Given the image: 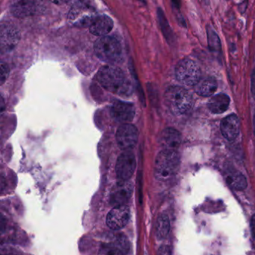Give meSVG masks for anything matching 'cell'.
Returning a JSON list of instances; mask_svg holds the SVG:
<instances>
[{
    "label": "cell",
    "instance_id": "6da1fadb",
    "mask_svg": "<svg viewBox=\"0 0 255 255\" xmlns=\"http://www.w3.org/2000/svg\"><path fill=\"white\" fill-rule=\"evenodd\" d=\"M97 80L104 89L117 95H129L132 92V83L121 68L106 65L100 68Z\"/></svg>",
    "mask_w": 255,
    "mask_h": 255
},
{
    "label": "cell",
    "instance_id": "7a4b0ae2",
    "mask_svg": "<svg viewBox=\"0 0 255 255\" xmlns=\"http://www.w3.org/2000/svg\"><path fill=\"white\" fill-rule=\"evenodd\" d=\"M165 102L172 114H186L193 107V98L188 91L180 86H171L165 91Z\"/></svg>",
    "mask_w": 255,
    "mask_h": 255
},
{
    "label": "cell",
    "instance_id": "3957f363",
    "mask_svg": "<svg viewBox=\"0 0 255 255\" xmlns=\"http://www.w3.org/2000/svg\"><path fill=\"white\" fill-rule=\"evenodd\" d=\"M180 166V156L176 150H162L155 160L154 175L158 180L165 181L175 175Z\"/></svg>",
    "mask_w": 255,
    "mask_h": 255
},
{
    "label": "cell",
    "instance_id": "277c9868",
    "mask_svg": "<svg viewBox=\"0 0 255 255\" xmlns=\"http://www.w3.org/2000/svg\"><path fill=\"white\" fill-rule=\"evenodd\" d=\"M95 54L98 59L107 63L118 62L122 54L120 42L114 37H101L95 41L94 45Z\"/></svg>",
    "mask_w": 255,
    "mask_h": 255
},
{
    "label": "cell",
    "instance_id": "5b68a950",
    "mask_svg": "<svg viewBox=\"0 0 255 255\" xmlns=\"http://www.w3.org/2000/svg\"><path fill=\"white\" fill-rule=\"evenodd\" d=\"M175 77L184 86L193 87L200 81L199 68L191 59H182L176 65Z\"/></svg>",
    "mask_w": 255,
    "mask_h": 255
},
{
    "label": "cell",
    "instance_id": "8992f818",
    "mask_svg": "<svg viewBox=\"0 0 255 255\" xmlns=\"http://www.w3.org/2000/svg\"><path fill=\"white\" fill-rule=\"evenodd\" d=\"M136 167V160L133 153L125 151L119 156L116 162V172L120 181H128L134 174Z\"/></svg>",
    "mask_w": 255,
    "mask_h": 255
},
{
    "label": "cell",
    "instance_id": "52a82bcc",
    "mask_svg": "<svg viewBox=\"0 0 255 255\" xmlns=\"http://www.w3.org/2000/svg\"><path fill=\"white\" fill-rule=\"evenodd\" d=\"M116 141L119 148L125 151L132 150L138 141V130L130 124L119 127L116 132Z\"/></svg>",
    "mask_w": 255,
    "mask_h": 255
},
{
    "label": "cell",
    "instance_id": "ba28073f",
    "mask_svg": "<svg viewBox=\"0 0 255 255\" xmlns=\"http://www.w3.org/2000/svg\"><path fill=\"white\" fill-rule=\"evenodd\" d=\"M130 219V210L127 205L114 207L107 216V225L110 229L118 231L125 228Z\"/></svg>",
    "mask_w": 255,
    "mask_h": 255
},
{
    "label": "cell",
    "instance_id": "9c48e42d",
    "mask_svg": "<svg viewBox=\"0 0 255 255\" xmlns=\"http://www.w3.org/2000/svg\"><path fill=\"white\" fill-rule=\"evenodd\" d=\"M20 34L18 29L9 23H2L0 29V44L3 52L11 51L18 44Z\"/></svg>",
    "mask_w": 255,
    "mask_h": 255
},
{
    "label": "cell",
    "instance_id": "30bf717a",
    "mask_svg": "<svg viewBox=\"0 0 255 255\" xmlns=\"http://www.w3.org/2000/svg\"><path fill=\"white\" fill-rule=\"evenodd\" d=\"M44 5L35 1H20L11 6V12L17 17H26L41 14Z\"/></svg>",
    "mask_w": 255,
    "mask_h": 255
},
{
    "label": "cell",
    "instance_id": "8fae6325",
    "mask_svg": "<svg viewBox=\"0 0 255 255\" xmlns=\"http://www.w3.org/2000/svg\"><path fill=\"white\" fill-rule=\"evenodd\" d=\"M132 193V186L128 181H119L113 187L110 195V202L114 207L126 205Z\"/></svg>",
    "mask_w": 255,
    "mask_h": 255
},
{
    "label": "cell",
    "instance_id": "7c38bea8",
    "mask_svg": "<svg viewBox=\"0 0 255 255\" xmlns=\"http://www.w3.org/2000/svg\"><path fill=\"white\" fill-rule=\"evenodd\" d=\"M112 116L116 122L125 124L131 122L135 116V108L130 103L117 101L111 109Z\"/></svg>",
    "mask_w": 255,
    "mask_h": 255
},
{
    "label": "cell",
    "instance_id": "4fadbf2b",
    "mask_svg": "<svg viewBox=\"0 0 255 255\" xmlns=\"http://www.w3.org/2000/svg\"><path fill=\"white\" fill-rule=\"evenodd\" d=\"M222 135L228 141H232L238 136L240 130V122L236 115H230L222 119L220 125Z\"/></svg>",
    "mask_w": 255,
    "mask_h": 255
},
{
    "label": "cell",
    "instance_id": "5bb4252c",
    "mask_svg": "<svg viewBox=\"0 0 255 255\" xmlns=\"http://www.w3.org/2000/svg\"><path fill=\"white\" fill-rule=\"evenodd\" d=\"M113 26V20L108 16L103 14L94 17L89 26V31L92 35L96 36H107L111 32Z\"/></svg>",
    "mask_w": 255,
    "mask_h": 255
},
{
    "label": "cell",
    "instance_id": "9a60e30c",
    "mask_svg": "<svg viewBox=\"0 0 255 255\" xmlns=\"http://www.w3.org/2000/svg\"><path fill=\"white\" fill-rule=\"evenodd\" d=\"M181 135L174 128H166L161 132L159 143L163 150H176L181 144Z\"/></svg>",
    "mask_w": 255,
    "mask_h": 255
},
{
    "label": "cell",
    "instance_id": "2e32d148",
    "mask_svg": "<svg viewBox=\"0 0 255 255\" xmlns=\"http://www.w3.org/2000/svg\"><path fill=\"white\" fill-rule=\"evenodd\" d=\"M129 249V242L125 237H118L104 248L107 255H125Z\"/></svg>",
    "mask_w": 255,
    "mask_h": 255
},
{
    "label": "cell",
    "instance_id": "e0dca14e",
    "mask_svg": "<svg viewBox=\"0 0 255 255\" xmlns=\"http://www.w3.org/2000/svg\"><path fill=\"white\" fill-rule=\"evenodd\" d=\"M229 97L225 94L215 95L209 101L208 109L213 114H222L228 110L230 105Z\"/></svg>",
    "mask_w": 255,
    "mask_h": 255
},
{
    "label": "cell",
    "instance_id": "ac0fdd59",
    "mask_svg": "<svg viewBox=\"0 0 255 255\" xmlns=\"http://www.w3.org/2000/svg\"><path fill=\"white\" fill-rule=\"evenodd\" d=\"M225 179H226L227 183L236 190L243 191L247 187V180L240 171H236V170H229L227 172Z\"/></svg>",
    "mask_w": 255,
    "mask_h": 255
},
{
    "label": "cell",
    "instance_id": "d6986e66",
    "mask_svg": "<svg viewBox=\"0 0 255 255\" xmlns=\"http://www.w3.org/2000/svg\"><path fill=\"white\" fill-rule=\"evenodd\" d=\"M217 82L213 78H206L200 80L195 86V92L200 96H212L217 90Z\"/></svg>",
    "mask_w": 255,
    "mask_h": 255
},
{
    "label": "cell",
    "instance_id": "ffe728a7",
    "mask_svg": "<svg viewBox=\"0 0 255 255\" xmlns=\"http://www.w3.org/2000/svg\"><path fill=\"white\" fill-rule=\"evenodd\" d=\"M170 231V221L168 216L162 214L158 217L156 223V236L158 240H164Z\"/></svg>",
    "mask_w": 255,
    "mask_h": 255
},
{
    "label": "cell",
    "instance_id": "44dd1931",
    "mask_svg": "<svg viewBox=\"0 0 255 255\" xmlns=\"http://www.w3.org/2000/svg\"><path fill=\"white\" fill-rule=\"evenodd\" d=\"M207 35H208V44L210 50L218 52L221 50V42L219 36L211 28H207Z\"/></svg>",
    "mask_w": 255,
    "mask_h": 255
},
{
    "label": "cell",
    "instance_id": "7402d4cb",
    "mask_svg": "<svg viewBox=\"0 0 255 255\" xmlns=\"http://www.w3.org/2000/svg\"><path fill=\"white\" fill-rule=\"evenodd\" d=\"M158 14H159V20H160L161 26H162L164 35H165L168 41H171L173 38L172 32H171V29H170L169 25H168V22H167L166 19H165V17L164 16L163 13L160 11L158 13Z\"/></svg>",
    "mask_w": 255,
    "mask_h": 255
},
{
    "label": "cell",
    "instance_id": "603a6c76",
    "mask_svg": "<svg viewBox=\"0 0 255 255\" xmlns=\"http://www.w3.org/2000/svg\"><path fill=\"white\" fill-rule=\"evenodd\" d=\"M10 70L7 64L2 62L1 63V78H0V83L1 85L5 83V80L8 79L9 75Z\"/></svg>",
    "mask_w": 255,
    "mask_h": 255
},
{
    "label": "cell",
    "instance_id": "cb8c5ba5",
    "mask_svg": "<svg viewBox=\"0 0 255 255\" xmlns=\"http://www.w3.org/2000/svg\"><path fill=\"white\" fill-rule=\"evenodd\" d=\"M158 255H171L170 248L167 246H161L159 248V252H158Z\"/></svg>",
    "mask_w": 255,
    "mask_h": 255
},
{
    "label": "cell",
    "instance_id": "d4e9b609",
    "mask_svg": "<svg viewBox=\"0 0 255 255\" xmlns=\"http://www.w3.org/2000/svg\"><path fill=\"white\" fill-rule=\"evenodd\" d=\"M251 86H252V94L254 99L255 100V68L252 74V80H251Z\"/></svg>",
    "mask_w": 255,
    "mask_h": 255
},
{
    "label": "cell",
    "instance_id": "484cf974",
    "mask_svg": "<svg viewBox=\"0 0 255 255\" xmlns=\"http://www.w3.org/2000/svg\"><path fill=\"white\" fill-rule=\"evenodd\" d=\"M251 231H252V237L255 240V214L253 215L251 219Z\"/></svg>",
    "mask_w": 255,
    "mask_h": 255
},
{
    "label": "cell",
    "instance_id": "4316f807",
    "mask_svg": "<svg viewBox=\"0 0 255 255\" xmlns=\"http://www.w3.org/2000/svg\"><path fill=\"white\" fill-rule=\"evenodd\" d=\"M254 131H255V116H254Z\"/></svg>",
    "mask_w": 255,
    "mask_h": 255
}]
</instances>
